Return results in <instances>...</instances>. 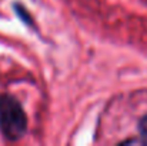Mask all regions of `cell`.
Returning <instances> with one entry per match:
<instances>
[{
    "instance_id": "7a4b0ae2",
    "label": "cell",
    "mask_w": 147,
    "mask_h": 146,
    "mask_svg": "<svg viewBox=\"0 0 147 146\" xmlns=\"http://www.w3.org/2000/svg\"><path fill=\"white\" fill-rule=\"evenodd\" d=\"M139 129H140V135H142V138H143V142L147 143V116H144V117L140 120Z\"/></svg>"
},
{
    "instance_id": "6da1fadb",
    "label": "cell",
    "mask_w": 147,
    "mask_h": 146,
    "mask_svg": "<svg viewBox=\"0 0 147 146\" xmlns=\"http://www.w3.org/2000/svg\"><path fill=\"white\" fill-rule=\"evenodd\" d=\"M27 128L26 115L14 97L3 95L0 97V129L9 141H19Z\"/></svg>"
}]
</instances>
